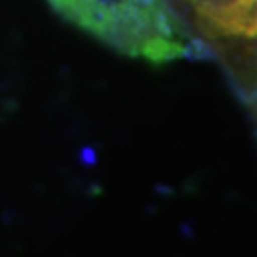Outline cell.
I'll use <instances>...</instances> for the list:
<instances>
[{
    "instance_id": "7a4b0ae2",
    "label": "cell",
    "mask_w": 257,
    "mask_h": 257,
    "mask_svg": "<svg viewBox=\"0 0 257 257\" xmlns=\"http://www.w3.org/2000/svg\"><path fill=\"white\" fill-rule=\"evenodd\" d=\"M206 59L217 61L240 103L255 110L257 0H164Z\"/></svg>"
},
{
    "instance_id": "6da1fadb",
    "label": "cell",
    "mask_w": 257,
    "mask_h": 257,
    "mask_svg": "<svg viewBox=\"0 0 257 257\" xmlns=\"http://www.w3.org/2000/svg\"><path fill=\"white\" fill-rule=\"evenodd\" d=\"M69 23L114 52L153 65L204 57L164 0H48Z\"/></svg>"
}]
</instances>
